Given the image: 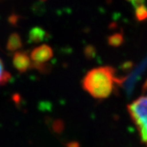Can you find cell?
Here are the masks:
<instances>
[{"label": "cell", "mask_w": 147, "mask_h": 147, "mask_svg": "<svg viewBox=\"0 0 147 147\" xmlns=\"http://www.w3.org/2000/svg\"><path fill=\"white\" fill-rule=\"evenodd\" d=\"M51 127L53 129V131L55 133H61L64 130V123L63 121L60 120V119H55L52 120L51 122Z\"/></svg>", "instance_id": "cell-8"}, {"label": "cell", "mask_w": 147, "mask_h": 147, "mask_svg": "<svg viewBox=\"0 0 147 147\" xmlns=\"http://www.w3.org/2000/svg\"><path fill=\"white\" fill-rule=\"evenodd\" d=\"M128 111L142 140L147 145V81L144 85V94L128 105Z\"/></svg>", "instance_id": "cell-2"}, {"label": "cell", "mask_w": 147, "mask_h": 147, "mask_svg": "<svg viewBox=\"0 0 147 147\" xmlns=\"http://www.w3.org/2000/svg\"><path fill=\"white\" fill-rule=\"evenodd\" d=\"M11 79V74L7 71H4L0 80V85H5L10 81Z\"/></svg>", "instance_id": "cell-10"}, {"label": "cell", "mask_w": 147, "mask_h": 147, "mask_svg": "<svg viewBox=\"0 0 147 147\" xmlns=\"http://www.w3.org/2000/svg\"><path fill=\"white\" fill-rule=\"evenodd\" d=\"M3 72H4V70H3V64L2 60L0 59V80H1V78H2V76H3Z\"/></svg>", "instance_id": "cell-12"}, {"label": "cell", "mask_w": 147, "mask_h": 147, "mask_svg": "<svg viewBox=\"0 0 147 147\" xmlns=\"http://www.w3.org/2000/svg\"><path fill=\"white\" fill-rule=\"evenodd\" d=\"M137 16L140 21L145 20L147 17V10L143 5L138 6L137 7Z\"/></svg>", "instance_id": "cell-9"}, {"label": "cell", "mask_w": 147, "mask_h": 147, "mask_svg": "<svg viewBox=\"0 0 147 147\" xmlns=\"http://www.w3.org/2000/svg\"><path fill=\"white\" fill-rule=\"evenodd\" d=\"M118 83L114 69L102 66L91 69L84 76L83 87L92 96L105 99L110 96Z\"/></svg>", "instance_id": "cell-1"}, {"label": "cell", "mask_w": 147, "mask_h": 147, "mask_svg": "<svg viewBox=\"0 0 147 147\" xmlns=\"http://www.w3.org/2000/svg\"><path fill=\"white\" fill-rule=\"evenodd\" d=\"M13 66L20 73H25L31 68L32 62L30 57L25 52H16L13 55Z\"/></svg>", "instance_id": "cell-4"}, {"label": "cell", "mask_w": 147, "mask_h": 147, "mask_svg": "<svg viewBox=\"0 0 147 147\" xmlns=\"http://www.w3.org/2000/svg\"><path fill=\"white\" fill-rule=\"evenodd\" d=\"M67 147H79V144L77 142H69L66 145Z\"/></svg>", "instance_id": "cell-13"}, {"label": "cell", "mask_w": 147, "mask_h": 147, "mask_svg": "<svg viewBox=\"0 0 147 147\" xmlns=\"http://www.w3.org/2000/svg\"><path fill=\"white\" fill-rule=\"evenodd\" d=\"M21 47H22V42L19 34L16 33L11 34L7 43V49L10 52H14L17 49H20Z\"/></svg>", "instance_id": "cell-6"}, {"label": "cell", "mask_w": 147, "mask_h": 147, "mask_svg": "<svg viewBox=\"0 0 147 147\" xmlns=\"http://www.w3.org/2000/svg\"><path fill=\"white\" fill-rule=\"evenodd\" d=\"M122 42V37L119 36V35H114V36L111 37L110 38V42L112 44V45H119L120 42Z\"/></svg>", "instance_id": "cell-11"}, {"label": "cell", "mask_w": 147, "mask_h": 147, "mask_svg": "<svg viewBox=\"0 0 147 147\" xmlns=\"http://www.w3.org/2000/svg\"><path fill=\"white\" fill-rule=\"evenodd\" d=\"M47 38V32L40 27H34L30 31L29 42L30 43H38L44 41Z\"/></svg>", "instance_id": "cell-5"}, {"label": "cell", "mask_w": 147, "mask_h": 147, "mask_svg": "<svg viewBox=\"0 0 147 147\" xmlns=\"http://www.w3.org/2000/svg\"><path fill=\"white\" fill-rule=\"evenodd\" d=\"M53 57V49L47 44L35 47L30 53V59L34 63H47Z\"/></svg>", "instance_id": "cell-3"}, {"label": "cell", "mask_w": 147, "mask_h": 147, "mask_svg": "<svg viewBox=\"0 0 147 147\" xmlns=\"http://www.w3.org/2000/svg\"><path fill=\"white\" fill-rule=\"evenodd\" d=\"M31 68L35 69L42 74H47L52 71L53 66L49 63H34V62H33Z\"/></svg>", "instance_id": "cell-7"}]
</instances>
